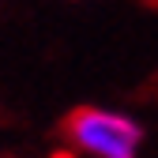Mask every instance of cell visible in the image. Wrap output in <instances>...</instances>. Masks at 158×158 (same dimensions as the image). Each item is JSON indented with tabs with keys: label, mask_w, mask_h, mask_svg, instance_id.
Instances as JSON below:
<instances>
[{
	"label": "cell",
	"mask_w": 158,
	"mask_h": 158,
	"mask_svg": "<svg viewBox=\"0 0 158 158\" xmlns=\"http://www.w3.org/2000/svg\"><path fill=\"white\" fill-rule=\"evenodd\" d=\"M64 139L90 158H139L143 128L124 113L79 106L64 117Z\"/></svg>",
	"instance_id": "obj_1"
}]
</instances>
